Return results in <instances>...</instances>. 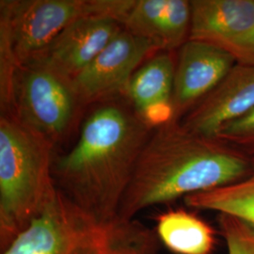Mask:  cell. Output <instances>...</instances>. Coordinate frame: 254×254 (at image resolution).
I'll return each instance as SVG.
<instances>
[{"label":"cell","instance_id":"5bb4252c","mask_svg":"<svg viewBox=\"0 0 254 254\" xmlns=\"http://www.w3.org/2000/svg\"><path fill=\"white\" fill-rule=\"evenodd\" d=\"M160 240L175 254H212L216 237L213 228L189 211L162 213L156 219Z\"/></svg>","mask_w":254,"mask_h":254},{"label":"cell","instance_id":"30bf717a","mask_svg":"<svg viewBox=\"0 0 254 254\" xmlns=\"http://www.w3.org/2000/svg\"><path fill=\"white\" fill-rule=\"evenodd\" d=\"M254 108V64H236L218 86L182 119L183 127L215 137L218 130Z\"/></svg>","mask_w":254,"mask_h":254},{"label":"cell","instance_id":"277c9868","mask_svg":"<svg viewBox=\"0 0 254 254\" xmlns=\"http://www.w3.org/2000/svg\"><path fill=\"white\" fill-rule=\"evenodd\" d=\"M134 1L1 0L0 35L7 39L21 66L36 60L63 31L83 17L111 16L122 24Z\"/></svg>","mask_w":254,"mask_h":254},{"label":"cell","instance_id":"ba28073f","mask_svg":"<svg viewBox=\"0 0 254 254\" xmlns=\"http://www.w3.org/2000/svg\"><path fill=\"white\" fill-rule=\"evenodd\" d=\"M236 64L218 46L187 41L178 50L173 91V120L181 121L213 91Z\"/></svg>","mask_w":254,"mask_h":254},{"label":"cell","instance_id":"7c38bea8","mask_svg":"<svg viewBox=\"0 0 254 254\" xmlns=\"http://www.w3.org/2000/svg\"><path fill=\"white\" fill-rule=\"evenodd\" d=\"M173 53L158 52L149 58L133 74L123 95L153 129L173 120Z\"/></svg>","mask_w":254,"mask_h":254},{"label":"cell","instance_id":"8992f818","mask_svg":"<svg viewBox=\"0 0 254 254\" xmlns=\"http://www.w3.org/2000/svg\"><path fill=\"white\" fill-rule=\"evenodd\" d=\"M84 108L71 79L40 61L19 66L9 114L55 147L73 132Z\"/></svg>","mask_w":254,"mask_h":254},{"label":"cell","instance_id":"8fae6325","mask_svg":"<svg viewBox=\"0 0 254 254\" xmlns=\"http://www.w3.org/2000/svg\"><path fill=\"white\" fill-rule=\"evenodd\" d=\"M190 22V1L135 0L122 25L158 52H174L189 41Z\"/></svg>","mask_w":254,"mask_h":254},{"label":"cell","instance_id":"4fadbf2b","mask_svg":"<svg viewBox=\"0 0 254 254\" xmlns=\"http://www.w3.org/2000/svg\"><path fill=\"white\" fill-rule=\"evenodd\" d=\"M190 39L224 50L254 27V0H192Z\"/></svg>","mask_w":254,"mask_h":254},{"label":"cell","instance_id":"52a82bcc","mask_svg":"<svg viewBox=\"0 0 254 254\" xmlns=\"http://www.w3.org/2000/svg\"><path fill=\"white\" fill-rule=\"evenodd\" d=\"M156 53L153 45L123 27L72 80L82 104L87 107L123 96L136 70Z\"/></svg>","mask_w":254,"mask_h":254},{"label":"cell","instance_id":"ac0fdd59","mask_svg":"<svg viewBox=\"0 0 254 254\" xmlns=\"http://www.w3.org/2000/svg\"><path fill=\"white\" fill-rule=\"evenodd\" d=\"M234 56L236 64H254V27L236 45L228 50Z\"/></svg>","mask_w":254,"mask_h":254},{"label":"cell","instance_id":"2e32d148","mask_svg":"<svg viewBox=\"0 0 254 254\" xmlns=\"http://www.w3.org/2000/svg\"><path fill=\"white\" fill-rule=\"evenodd\" d=\"M218 221L228 254H254V225L224 214H218Z\"/></svg>","mask_w":254,"mask_h":254},{"label":"cell","instance_id":"6da1fadb","mask_svg":"<svg viewBox=\"0 0 254 254\" xmlns=\"http://www.w3.org/2000/svg\"><path fill=\"white\" fill-rule=\"evenodd\" d=\"M154 129L126 99L97 104L73 148L55 160L59 190L92 218L117 222L136 161Z\"/></svg>","mask_w":254,"mask_h":254},{"label":"cell","instance_id":"7a4b0ae2","mask_svg":"<svg viewBox=\"0 0 254 254\" xmlns=\"http://www.w3.org/2000/svg\"><path fill=\"white\" fill-rule=\"evenodd\" d=\"M251 171V157L172 120L154 129L139 154L117 222L130 223L144 209L239 181Z\"/></svg>","mask_w":254,"mask_h":254},{"label":"cell","instance_id":"9a60e30c","mask_svg":"<svg viewBox=\"0 0 254 254\" xmlns=\"http://www.w3.org/2000/svg\"><path fill=\"white\" fill-rule=\"evenodd\" d=\"M251 158L252 171L247 177L216 189L188 195L184 198L186 205L216 211L254 225V156Z\"/></svg>","mask_w":254,"mask_h":254},{"label":"cell","instance_id":"9c48e42d","mask_svg":"<svg viewBox=\"0 0 254 254\" xmlns=\"http://www.w3.org/2000/svg\"><path fill=\"white\" fill-rule=\"evenodd\" d=\"M122 29L121 22L111 16L83 17L67 27L34 61L73 80Z\"/></svg>","mask_w":254,"mask_h":254},{"label":"cell","instance_id":"5b68a950","mask_svg":"<svg viewBox=\"0 0 254 254\" xmlns=\"http://www.w3.org/2000/svg\"><path fill=\"white\" fill-rule=\"evenodd\" d=\"M135 230L131 222L102 223L59 190L1 254H111Z\"/></svg>","mask_w":254,"mask_h":254},{"label":"cell","instance_id":"d6986e66","mask_svg":"<svg viewBox=\"0 0 254 254\" xmlns=\"http://www.w3.org/2000/svg\"><path fill=\"white\" fill-rule=\"evenodd\" d=\"M133 237L115 247V249L112 251L111 254H137L136 249L133 247L134 246V242L132 241Z\"/></svg>","mask_w":254,"mask_h":254},{"label":"cell","instance_id":"3957f363","mask_svg":"<svg viewBox=\"0 0 254 254\" xmlns=\"http://www.w3.org/2000/svg\"><path fill=\"white\" fill-rule=\"evenodd\" d=\"M55 148L14 115L1 114V250L6 249L57 197Z\"/></svg>","mask_w":254,"mask_h":254},{"label":"cell","instance_id":"e0dca14e","mask_svg":"<svg viewBox=\"0 0 254 254\" xmlns=\"http://www.w3.org/2000/svg\"><path fill=\"white\" fill-rule=\"evenodd\" d=\"M218 140L249 157L254 156V108L218 130Z\"/></svg>","mask_w":254,"mask_h":254}]
</instances>
